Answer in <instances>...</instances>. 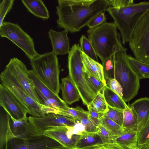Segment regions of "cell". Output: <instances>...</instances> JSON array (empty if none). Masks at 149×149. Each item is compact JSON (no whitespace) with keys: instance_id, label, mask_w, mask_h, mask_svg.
Returning a JSON list of instances; mask_svg holds the SVG:
<instances>
[{"instance_id":"cell-22","label":"cell","mask_w":149,"mask_h":149,"mask_svg":"<svg viewBox=\"0 0 149 149\" xmlns=\"http://www.w3.org/2000/svg\"><path fill=\"white\" fill-rule=\"evenodd\" d=\"M28 75L33 81L37 96L40 95L47 98L59 100H63L41 81L32 70H29Z\"/></svg>"},{"instance_id":"cell-40","label":"cell","mask_w":149,"mask_h":149,"mask_svg":"<svg viewBox=\"0 0 149 149\" xmlns=\"http://www.w3.org/2000/svg\"><path fill=\"white\" fill-rule=\"evenodd\" d=\"M96 133L100 138L102 144L109 143L113 137L107 130L101 125L98 127Z\"/></svg>"},{"instance_id":"cell-12","label":"cell","mask_w":149,"mask_h":149,"mask_svg":"<svg viewBox=\"0 0 149 149\" xmlns=\"http://www.w3.org/2000/svg\"><path fill=\"white\" fill-rule=\"evenodd\" d=\"M74 127H53L43 132V134L57 141L63 146L75 149L81 132Z\"/></svg>"},{"instance_id":"cell-31","label":"cell","mask_w":149,"mask_h":149,"mask_svg":"<svg viewBox=\"0 0 149 149\" xmlns=\"http://www.w3.org/2000/svg\"><path fill=\"white\" fill-rule=\"evenodd\" d=\"M93 110L99 113H105L108 109V106L102 93L99 92L88 106Z\"/></svg>"},{"instance_id":"cell-14","label":"cell","mask_w":149,"mask_h":149,"mask_svg":"<svg viewBox=\"0 0 149 149\" xmlns=\"http://www.w3.org/2000/svg\"><path fill=\"white\" fill-rule=\"evenodd\" d=\"M28 118L30 123L37 129L43 132L53 127H74L77 123V120L74 119L54 113L47 114L40 118L29 116Z\"/></svg>"},{"instance_id":"cell-18","label":"cell","mask_w":149,"mask_h":149,"mask_svg":"<svg viewBox=\"0 0 149 149\" xmlns=\"http://www.w3.org/2000/svg\"><path fill=\"white\" fill-rule=\"evenodd\" d=\"M135 112L138 121V132L145 125L149 118V97L137 99L130 105Z\"/></svg>"},{"instance_id":"cell-44","label":"cell","mask_w":149,"mask_h":149,"mask_svg":"<svg viewBox=\"0 0 149 149\" xmlns=\"http://www.w3.org/2000/svg\"><path fill=\"white\" fill-rule=\"evenodd\" d=\"M92 149H105L101 146H97L93 148Z\"/></svg>"},{"instance_id":"cell-10","label":"cell","mask_w":149,"mask_h":149,"mask_svg":"<svg viewBox=\"0 0 149 149\" xmlns=\"http://www.w3.org/2000/svg\"><path fill=\"white\" fill-rule=\"evenodd\" d=\"M62 146L57 141L44 134L28 139L15 137L12 133L10 125L5 149H52Z\"/></svg>"},{"instance_id":"cell-30","label":"cell","mask_w":149,"mask_h":149,"mask_svg":"<svg viewBox=\"0 0 149 149\" xmlns=\"http://www.w3.org/2000/svg\"><path fill=\"white\" fill-rule=\"evenodd\" d=\"M79 42L82 52L91 58L98 62L97 56L88 38L85 36L82 35Z\"/></svg>"},{"instance_id":"cell-27","label":"cell","mask_w":149,"mask_h":149,"mask_svg":"<svg viewBox=\"0 0 149 149\" xmlns=\"http://www.w3.org/2000/svg\"><path fill=\"white\" fill-rule=\"evenodd\" d=\"M126 58L130 66L140 79L149 78V63L140 61L127 54Z\"/></svg>"},{"instance_id":"cell-33","label":"cell","mask_w":149,"mask_h":149,"mask_svg":"<svg viewBox=\"0 0 149 149\" xmlns=\"http://www.w3.org/2000/svg\"><path fill=\"white\" fill-rule=\"evenodd\" d=\"M83 70L86 77L91 85L98 93L102 91L105 86L104 84L94 76L84 66Z\"/></svg>"},{"instance_id":"cell-34","label":"cell","mask_w":149,"mask_h":149,"mask_svg":"<svg viewBox=\"0 0 149 149\" xmlns=\"http://www.w3.org/2000/svg\"><path fill=\"white\" fill-rule=\"evenodd\" d=\"M105 79L108 78H114V65L112 56L108 58L102 64Z\"/></svg>"},{"instance_id":"cell-13","label":"cell","mask_w":149,"mask_h":149,"mask_svg":"<svg viewBox=\"0 0 149 149\" xmlns=\"http://www.w3.org/2000/svg\"><path fill=\"white\" fill-rule=\"evenodd\" d=\"M0 106L16 120L27 117L28 111L19 101L6 87L0 85Z\"/></svg>"},{"instance_id":"cell-35","label":"cell","mask_w":149,"mask_h":149,"mask_svg":"<svg viewBox=\"0 0 149 149\" xmlns=\"http://www.w3.org/2000/svg\"><path fill=\"white\" fill-rule=\"evenodd\" d=\"M15 1L3 0L0 3V26L3 23L6 15L12 9Z\"/></svg>"},{"instance_id":"cell-28","label":"cell","mask_w":149,"mask_h":149,"mask_svg":"<svg viewBox=\"0 0 149 149\" xmlns=\"http://www.w3.org/2000/svg\"><path fill=\"white\" fill-rule=\"evenodd\" d=\"M0 149H3L11 118L3 108L0 107Z\"/></svg>"},{"instance_id":"cell-4","label":"cell","mask_w":149,"mask_h":149,"mask_svg":"<svg viewBox=\"0 0 149 149\" xmlns=\"http://www.w3.org/2000/svg\"><path fill=\"white\" fill-rule=\"evenodd\" d=\"M83 67L81 49L79 44H74L68 54V76L77 89L83 104L88 107L99 93L88 81Z\"/></svg>"},{"instance_id":"cell-7","label":"cell","mask_w":149,"mask_h":149,"mask_svg":"<svg viewBox=\"0 0 149 149\" xmlns=\"http://www.w3.org/2000/svg\"><path fill=\"white\" fill-rule=\"evenodd\" d=\"M129 44L136 59L149 63V10L136 26Z\"/></svg>"},{"instance_id":"cell-37","label":"cell","mask_w":149,"mask_h":149,"mask_svg":"<svg viewBox=\"0 0 149 149\" xmlns=\"http://www.w3.org/2000/svg\"><path fill=\"white\" fill-rule=\"evenodd\" d=\"M105 80L107 86L123 98V89L119 83L115 78H108Z\"/></svg>"},{"instance_id":"cell-25","label":"cell","mask_w":149,"mask_h":149,"mask_svg":"<svg viewBox=\"0 0 149 149\" xmlns=\"http://www.w3.org/2000/svg\"><path fill=\"white\" fill-rule=\"evenodd\" d=\"M123 132L138 131V121L136 114L129 104L123 110L122 126Z\"/></svg>"},{"instance_id":"cell-6","label":"cell","mask_w":149,"mask_h":149,"mask_svg":"<svg viewBox=\"0 0 149 149\" xmlns=\"http://www.w3.org/2000/svg\"><path fill=\"white\" fill-rule=\"evenodd\" d=\"M126 51H121L113 55L114 78L123 89V99L129 102L137 94L140 79L130 66L126 58Z\"/></svg>"},{"instance_id":"cell-36","label":"cell","mask_w":149,"mask_h":149,"mask_svg":"<svg viewBox=\"0 0 149 149\" xmlns=\"http://www.w3.org/2000/svg\"><path fill=\"white\" fill-rule=\"evenodd\" d=\"M149 143V118L146 123L138 132V145Z\"/></svg>"},{"instance_id":"cell-24","label":"cell","mask_w":149,"mask_h":149,"mask_svg":"<svg viewBox=\"0 0 149 149\" xmlns=\"http://www.w3.org/2000/svg\"><path fill=\"white\" fill-rule=\"evenodd\" d=\"M82 58L84 66L97 79L106 86L102 65L91 58L82 52Z\"/></svg>"},{"instance_id":"cell-3","label":"cell","mask_w":149,"mask_h":149,"mask_svg":"<svg viewBox=\"0 0 149 149\" xmlns=\"http://www.w3.org/2000/svg\"><path fill=\"white\" fill-rule=\"evenodd\" d=\"M149 10V1H143L118 8L109 6L107 11L119 30L122 43L129 42L133 31L139 20Z\"/></svg>"},{"instance_id":"cell-42","label":"cell","mask_w":149,"mask_h":149,"mask_svg":"<svg viewBox=\"0 0 149 149\" xmlns=\"http://www.w3.org/2000/svg\"><path fill=\"white\" fill-rule=\"evenodd\" d=\"M87 108L89 118L93 124L98 127L100 125L101 118L100 113L93 110L89 107Z\"/></svg>"},{"instance_id":"cell-41","label":"cell","mask_w":149,"mask_h":149,"mask_svg":"<svg viewBox=\"0 0 149 149\" xmlns=\"http://www.w3.org/2000/svg\"><path fill=\"white\" fill-rule=\"evenodd\" d=\"M109 6L120 8L133 4V0H106Z\"/></svg>"},{"instance_id":"cell-26","label":"cell","mask_w":149,"mask_h":149,"mask_svg":"<svg viewBox=\"0 0 149 149\" xmlns=\"http://www.w3.org/2000/svg\"><path fill=\"white\" fill-rule=\"evenodd\" d=\"M102 93L107 104L110 107L123 110L127 105L122 98L107 86H104Z\"/></svg>"},{"instance_id":"cell-16","label":"cell","mask_w":149,"mask_h":149,"mask_svg":"<svg viewBox=\"0 0 149 149\" xmlns=\"http://www.w3.org/2000/svg\"><path fill=\"white\" fill-rule=\"evenodd\" d=\"M138 135L137 131L123 132L113 137L109 143L99 146L105 149H136Z\"/></svg>"},{"instance_id":"cell-17","label":"cell","mask_w":149,"mask_h":149,"mask_svg":"<svg viewBox=\"0 0 149 149\" xmlns=\"http://www.w3.org/2000/svg\"><path fill=\"white\" fill-rule=\"evenodd\" d=\"M68 32L65 29L59 32L50 29L48 31V36L52 48V52L56 55L68 54L71 48L68 36Z\"/></svg>"},{"instance_id":"cell-32","label":"cell","mask_w":149,"mask_h":149,"mask_svg":"<svg viewBox=\"0 0 149 149\" xmlns=\"http://www.w3.org/2000/svg\"><path fill=\"white\" fill-rule=\"evenodd\" d=\"M110 119L122 127L123 119V110L110 107L104 113Z\"/></svg>"},{"instance_id":"cell-45","label":"cell","mask_w":149,"mask_h":149,"mask_svg":"<svg viewBox=\"0 0 149 149\" xmlns=\"http://www.w3.org/2000/svg\"><path fill=\"white\" fill-rule=\"evenodd\" d=\"M69 149V148H65V147H64L63 146H62L59 147H58V148H53V149Z\"/></svg>"},{"instance_id":"cell-29","label":"cell","mask_w":149,"mask_h":149,"mask_svg":"<svg viewBox=\"0 0 149 149\" xmlns=\"http://www.w3.org/2000/svg\"><path fill=\"white\" fill-rule=\"evenodd\" d=\"M100 125L103 126L113 136H116L123 132L121 126L110 119L103 113H100Z\"/></svg>"},{"instance_id":"cell-38","label":"cell","mask_w":149,"mask_h":149,"mask_svg":"<svg viewBox=\"0 0 149 149\" xmlns=\"http://www.w3.org/2000/svg\"><path fill=\"white\" fill-rule=\"evenodd\" d=\"M88 114V113L82 117L78 122L83 125L84 131L90 132H96L98 127L90 120Z\"/></svg>"},{"instance_id":"cell-21","label":"cell","mask_w":149,"mask_h":149,"mask_svg":"<svg viewBox=\"0 0 149 149\" xmlns=\"http://www.w3.org/2000/svg\"><path fill=\"white\" fill-rule=\"evenodd\" d=\"M102 144V140L96 132L82 131L76 143L75 149H92Z\"/></svg>"},{"instance_id":"cell-19","label":"cell","mask_w":149,"mask_h":149,"mask_svg":"<svg viewBox=\"0 0 149 149\" xmlns=\"http://www.w3.org/2000/svg\"><path fill=\"white\" fill-rule=\"evenodd\" d=\"M40 105L42 111L45 115L50 113L59 114L74 119L78 121L82 117L88 113V111L84 110L79 106L75 108L68 107L61 109L48 107L41 104Z\"/></svg>"},{"instance_id":"cell-2","label":"cell","mask_w":149,"mask_h":149,"mask_svg":"<svg viewBox=\"0 0 149 149\" xmlns=\"http://www.w3.org/2000/svg\"><path fill=\"white\" fill-rule=\"evenodd\" d=\"M117 29L113 22H106L87 31L88 38L102 64L116 53L127 50L121 43Z\"/></svg>"},{"instance_id":"cell-8","label":"cell","mask_w":149,"mask_h":149,"mask_svg":"<svg viewBox=\"0 0 149 149\" xmlns=\"http://www.w3.org/2000/svg\"><path fill=\"white\" fill-rule=\"evenodd\" d=\"M0 79L1 84L15 96L26 109L28 114L38 118L45 115L42 111L40 104L36 102L27 93L6 68L1 72Z\"/></svg>"},{"instance_id":"cell-23","label":"cell","mask_w":149,"mask_h":149,"mask_svg":"<svg viewBox=\"0 0 149 149\" xmlns=\"http://www.w3.org/2000/svg\"><path fill=\"white\" fill-rule=\"evenodd\" d=\"M21 1L28 11L35 16L44 20L49 18L48 10L41 0H22Z\"/></svg>"},{"instance_id":"cell-20","label":"cell","mask_w":149,"mask_h":149,"mask_svg":"<svg viewBox=\"0 0 149 149\" xmlns=\"http://www.w3.org/2000/svg\"><path fill=\"white\" fill-rule=\"evenodd\" d=\"M60 88L62 91V100L66 104L70 105L79 100L80 96L74 85L68 76L61 79Z\"/></svg>"},{"instance_id":"cell-15","label":"cell","mask_w":149,"mask_h":149,"mask_svg":"<svg viewBox=\"0 0 149 149\" xmlns=\"http://www.w3.org/2000/svg\"><path fill=\"white\" fill-rule=\"evenodd\" d=\"M10 118V129L15 137L28 139L43 134V132L37 129L29 122L28 117L20 120L15 119L11 117Z\"/></svg>"},{"instance_id":"cell-43","label":"cell","mask_w":149,"mask_h":149,"mask_svg":"<svg viewBox=\"0 0 149 149\" xmlns=\"http://www.w3.org/2000/svg\"><path fill=\"white\" fill-rule=\"evenodd\" d=\"M149 143L138 145L136 149H148Z\"/></svg>"},{"instance_id":"cell-1","label":"cell","mask_w":149,"mask_h":149,"mask_svg":"<svg viewBox=\"0 0 149 149\" xmlns=\"http://www.w3.org/2000/svg\"><path fill=\"white\" fill-rule=\"evenodd\" d=\"M58 27L71 33L80 31L109 7L106 0H58Z\"/></svg>"},{"instance_id":"cell-46","label":"cell","mask_w":149,"mask_h":149,"mask_svg":"<svg viewBox=\"0 0 149 149\" xmlns=\"http://www.w3.org/2000/svg\"><path fill=\"white\" fill-rule=\"evenodd\" d=\"M148 149H149V148H148Z\"/></svg>"},{"instance_id":"cell-11","label":"cell","mask_w":149,"mask_h":149,"mask_svg":"<svg viewBox=\"0 0 149 149\" xmlns=\"http://www.w3.org/2000/svg\"><path fill=\"white\" fill-rule=\"evenodd\" d=\"M6 68L16 78L27 93L40 104L32 79L29 77L28 71L25 64L17 58L10 59Z\"/></svg>"},{"instance_id":"cell-9","label":"cell","mask_w":149,"mask_h":149,"mask_svg":"<svg viewBox=\"0 0 149 149\" xmlns=\"http://www.w3.org/2000/svg\"><path fill=\"white\" fill-rule=\"evenodd\" d=\"M0 35L21 49L30 61L39 55L35 50L33 38L17 24L3 22L0 26Z\"/></svg>"},{"instance_id":"cell-5","label":"cell","mask_w":149,"mask_h":149,"mask_svg":"<svg viewBox=\"0 0 149 149\" xmlns=\"http://www.w3.org/2000/svg\"><path fill=\"white\" fill-rule=\"evenodd\" d=\"M57 56L52 52L38 56L30 61L32 70L52 90L58 95L60 67Z\"/></svg>"},{"instance_id":"cell-39","label":"cell","mask_w":149,"mask_h":149,"mask_svg":"<svg viewBox=\"0 0 149 149\" xmlns=\"http://www.w3.org/2000/svg\"><path fill=\"white\" fill-rule=\"evenodd\" d=\"M106 19L105 12H102L94 17L87 24L86 26L90 29L94 28L106 22Z\"/></svg>"}]
</instances>
